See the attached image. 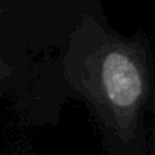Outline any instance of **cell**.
Returning <instances> with one entry per match:
<instances>
[{
	"instance_id": "obj_1",
	"label": "cell",
	"mask_w": 155,
	"mask_h": 155,
	"mask_svg": "<svg viewBox=\"0 0 155 155\" xmlns=\"http://www.w3.org/2000/svg\"><path fill=\"white\" fill-rule=\"evenodd\" d=\"M97 81L102 99L119 117L131 116L141 105L146 91L144 73L131 52H105L99 61Z\"/></svg>"
}]
</instances>
